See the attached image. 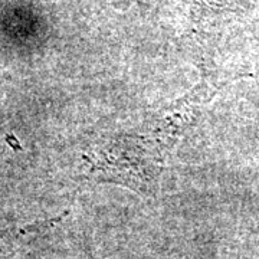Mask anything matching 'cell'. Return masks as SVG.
Listing matches in <instances>:
<instances>
[{"mask_svg": "<svg viewBox=\"0 0 259 259\" xmlns=\"http://www.w3.org/2000/svg\"><path fill=\"white\" fill-rule=\"evenodd\" d=\"M81 160L83 175L90 180L156 197L166 156L137 130L102 133L87 144Z\"/></svg>", "mask_w": 259, "mask_h": 259, "instance_id": "6da1fadb", "label": "cell"}, {"mask_svg": "<svg viewBox=\"0 0 259 259\" xmlns=\"http://www.w3.org/2000/svg\"><path fill=\"white\" fill-rule=\"evenodd\" d=\"M213 95L214 90L209 83H199L182 97L150 112L139 131L167 157L179 141L194 128Z\"/></svg>", "mask_w": 259, "mask_h": 259, "instance_id": "7a4b0ae2", "label": "cell"}, {"mask_svg": "<svg viewBox=\"0 0 259 259\" xmlns=\"http://www.w3.org/2000/svg\"><path fill=\"white\" fill-rule=\"evenodd\" d=\"M66 214H68V212L62 213V214H59L56 218L39 221V222L25 225V226H13V228L2 229L0 231V253L18 246L23 239H26V238L32 236V235H36L39 232L47 231L49 228L55 226L56 223L61 222Z\"/></svg>", "mask_w": 259, "mask_h": 259, "instance_id": "3957f363", "label": "cell"}, {"mask_svg": "<svg viewBox=\"0 0 259 259\" xmlns=\"http://www.w3.org/2000/svg\"><path fill=\"white\" fill-rule=\"evenodd\" d=\"M121 2H139V0H121Z\"/></svg>", "mask_w": 259, "mask_h": 259, "instance_id": "277c9868", "label": "cell"}]
</instances>
